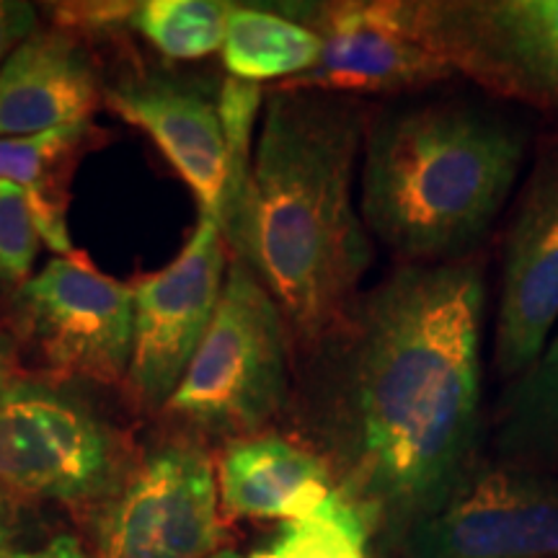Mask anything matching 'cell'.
Instances as JSON below:
<instances>
[{
    "label": "cell",
    "mask_w": 558,
    "mask_h": 558,
    "mask_svg": "<svg viewBox=\"0 0 558 558\" xmlns=\"http://www.w3.org/2000/svg\"><path fill=\"white\" fill-rule=\"evenodd\" d=\"M484 305L478 264H407L354 300L329 339L331 407L352 463L344 492L399 538L473 469Z\"/></svg>",
    "instance_id": "1"
},
{
    "label": "cell",
    "mask_w": 558,
    "mask_h": 558,
    "mask_svg": "<svg viewBox=\"0 0 558 558\" xmlns=\"http://www.w3.org/2000/svg\"><path fill=\"white\" fill-rule=\"evenodd\" d=\"M365 109L326 90L277 88L254 153V264L290 333L320 349L373 264L354 207Z\"/></svg>",
    "instance_id": "2"
},
{
    "label": "cell",
    "mask_w": 558,
    "mask_h": 558,
    "mask_svg": "<svg viewBox=\"0 0 558 558\" xmlns=\"http://www.w3.org/2000/svg\"><path fill=\"white\" fill-rule=\"evenodd\" d=\"M522 156L518 124L473 104L390 109L365 135V228L414 264L456 262L505 207Z\"/></svg>",
    "instance_id": "3"
},
{
    "label": "cell",
    "mask_w": 558,
    "mask_h": 558,
    "mask_svg": "<svg viewBox=\"0 0 558 558\" xmlns=\"http://www.w3.org/2000/svg\"><path fill=\"white\" fill-rule=\"evenodd\" d=\"M290 326L254 269L230 259L218 311L163 411L222 437L259 435L288 403Z\"/></svg>",
    "instance_id": "4"
},
{
    "label": "cell",
    "mask_w": 558,
    "mask_h": 558,
    "mask_svg": "<svg viewBox=\"0 0 558 558\" xmlns=\"http://www.w3.org/2000/svg\"><path fill=\"white\" fill-rule=\"evenodd\" d=\"M313 21L320 58L279 88L399 94L456 75L437 3L352 0L313 9Z\"/></svg>",
    "instance_id": "5"
},
{
    "label": "cell",
    "mask_w": 558,
    "mask_h": 558,
    "mask_svg": "<svg viewBox=\"0 0 558 558\" xmlns=\"http://www.w3.org/2000/svg\"><path fill=\"white\" fill-rule=\"evenodd\" d=\"M114 469L111 432L75 396L32 380L0 393V484L11 492L78 505L107 492Z\"/></svg>",
    "instance_id": "6"
},
{
    "label": "cell",
    "mask_w": 558,
    "mask_h": 558,
    "mask_svg": "<svg viewBox=\"0 0 558 558\" xmlns=\"http://www.w3.org/2000/svg\"><path fill=\"white\" fill-rule=\"evenodd\" d=\"M132 288L90 269L78 256L52 259L16 292V326L45 367L101 386L128 380Z\"/></svg>",
    "instance_id": "7"
},
{
    "label": "cell",
    "mask_w": 558,
    "mask_h": 558,
    "mask_svg": "<svg viewBox=\"0 0 558 558\" xmlns=\"http://www.w3.org/2000/svg\"><path fill=\"white\" fill-rule=\"evenodd\" d=\"M228 246L209 215H199L190 243L158 275L132 288V360L128 390L143 409H166L190 369L218 311Z\"/></svg>",
    "instance_id": "8"
},
{
    "label": "cell",
    "mask_w": 558,
    "mask_h": 558,
    "mask_svg": "<svg viewBox=\"0 0 558 558\" xmlns=\"http://www.w3.org/2000/svg\"><path fill=\"white\" fill-rule=\"evenodd\" d=\"M401 546L409 558H558V473L473 465Z\"/></svg>",
    "instance_id": "9"
},
{
    "label": "cell",
    "mask_w": 558,
    "mask_h": 558,
    "mask_svg": "<svg viewBox=\"0 0 558 558\" xmlns=\"http://www.w3.org/2000/svg\"><path fill=\"white\" fill-rule=\"evenodd\" d=\"M220 543L213 460L194 445H166L145 460L109 512L99 558H209Z\"/></svg>",
    "instance_id": "10"
},
{
    "label": "cell",
    "mask_w": 558,
    "mask_h": 558,
    "mask_svg": "<svg viewBox=\"0 0 558 558\" xmlns=\"http://www.w3.org/2000/svg\"><path fill=\"white\" fill-rule=\"evenodd\" d=\"M558 320V148L530 179L509 226L497 311V360L518 378L541 357Z\"/></svg>",
    "instance_id": "11"
},
{
    "label": "cell",
    "mask_w": 558,
    "mask_h": 558,
    "mask_svg": "<svg viewBox=\"0 0 558 558\" xmlns=\"http://www.w3.org/2000/svg\"><path fill=\"white\" fill-rule=\"evenodd\" d=\"M456 73L558 109V0L437 3Z\"/></svg>",
    "instance_id": "12"
},
{
    "label": "cell",
    "mask_w": 558,
    "mask_h": 558,
    "mask_svg": "<svg viewBox=\"0 0 558 558\" xmlns=\"http://www.w3.org/2000/svg\"><path fill=\"white\" fill-rule=\"evenodd\" d=\"M104 104L143 130L190 184L202 215L218 218L228 179L218 99L173 78H132L104 90Z\"/></svg>",
    "instance_id": "13"
},
{
    "label": "cell",
    "mask_w": 558,
    "mask_h": 558,
    "mask_svg": "<svg viewBox=\"0 0 558 558\" xmlns=\"http://www.w3.org/2000/svg\"><path fill=\"white\" fill-rule=\"evenodd\" d=\"M101 99L99 68L78 34L37 29L0 68V137L86 124Z\"/></svg>",
    "instance_id": "14"
},
{
    "label": "cell",
    "mask_w": 558,
    "mask_h": 558,
    "mask_svg": "<svg viewBox=\"0 0 558 558\" xmlns=\"http://www.w3.org/2000/svg\"><path fill=\"white\" fill-rule=\"evenodd\" d=\"M220 505L233 518L298 520L333 492L329 465L279 435L233 439L218 465Z\"/></svg>",
    "instance_id": "15"
},
{
    "label": "cell",
    "mask_w": 558,
    "mask_h": 558,
    "mask_svg": "<svg viewBox=\"0 0 558 558\" xmlns=\"http://www.w3.org/2000/svg\"><path fill=\"white\" fill-rule=\"evenodd\" d=\"M88 132L86 122L32 137H0V181L16 184L26 194L41 241L68 259L75 256V248L68 233L62 184Z\"/></svg>",
    "instance_id": "16"
},
{
    "label": "cell",
    "mask_w": 558,
    "mask_h": 558,
    "mask_svg": "<svg viewBox=\"0 0 558 558\" xmlns=\"http://www.w3.org/2000/svg\"><path fill=\"white\" fill-rule=\"evenodd\" d=\"M494 450L509 469L558 473V333L507 390Z\"/></svg>",
    "instance_id": "17"
},
{
    "label": "cell",
    "mask_w": 558,
    "mask_h": 558,
    "mask_svg": "<svg viewBox=\"0 0 558 558\" xmlns=\"http://www.w3.org/2000/svg\"><path fill=\"white\" fill-rule=\"evenodd\" d=\"M320 58V39L303 21L275 11L230 3L222 62L230 78L284 83L308 73Z\"/></svg>",
    "instance_id": "18"
},
{
    "label": "cell",
    "mask_w": 558,
    "mask_h": 558,
    "mask_svg": "<svg viewBox=\"0 0 558 558\" xmlns=\"http://www.w3.org/2000/svg\"><path fill=\"white\" fill-rule=\"evenodd\" d=\"M262 86L239 78H228L218 94V111L226 132L228 179L226 197L218 213L222 241L233 251V259L246 267L254 264V163H251V140H254L256 114L262 109Z\"/></svg>",
    "instance_id": "19"
},
{
    "label": "cell",
    "mask_w": 558,
    "mask_h": 558,
    "mask_svg": "<svg viewBox=\"0 0 558 558\" xmlns=\"http://www.w3.org/2000/svg\"><path fill=\"white\" fill-rule=\"evenodd\" d=\"M369 525L365 509L344 488H333L311 514L282 522L248 558H367Z\"/></svg>",
    "instance_id": "20"
},
{
    "label": "cell",
    "mask_w": 558,
    "mask_h": 558,
    "mask_svg": "<svg viewBox=\"0 0 558 558\" xmlns=\"http://www.w3.org/2000/svg\"><path fill=\"white\" fill-rule=\"evenodd\" d=\"M230 3L220 0H148L130 24L171 60H199L222 50Z\"/></svg>",
    "instance_id": "21"
},
{
    "label": "cell",
    "mask_w": 558,
    "mask_h": 558,
    "mask_svg": "<svg viewBox=\"0 0 558 558\" xmlns=\"http://www.w3.org/2000/svg\"><path fill=\"white\" fill-rule=\"evenodd\" d=\"M39 243L26 194L16 184L0 181V288H24L29 282Z\"/></svg>",
    "instance_id": "22"
},
{
    "label": "cell",
    "mask_w": 558,
    "mask_h": 558,
    "mask_svg": "<svg viewBox=\"0 0 558 558\" xmlns=\"http://www.w3.org/2000/svg\"><path fill=\"white\" fill-rule=\"evenodd\" d=\"M137 3H65L58 5L54 16L62 21L65 32L78 29H109L122 24L124 19L132 21Z\"/></svg>",
    "instance_id": "23"
},
{
    "label": "cell",
    "mask_w": 558,
    "mask_h": 558,
    "mask_svg": "<svg viewBox=\"0 0 558 558\" xmlns=\"http://www.w3.org/2000/svg\"><path fill=\"white\" fill-rule=\"evenodd\" d=\"M34 32H37V9L32 3L0 0V68Z\"/></svg>",
    "instance_id": "24"
},
{
    "label": "cell",
    "mask_w": 558,
    "mask_h": 558,
    "mask_svg": "<svg viewBox=\"0 0 558 558\" xmlns=\"http://www.w3.org/2000/svg\"><path fill=\"white\" fill-rule=\"evenodd\" d=\"M0 558H86L81 543L73 535H60L37 550H5L0 548Z\"/></svg>",
    "instance_id": "25"
},
{
    "label": "cell",
    "mask_w": 558,
    "mask_h": 558,
    "mask_svg": "<svg viewBox=\"0 0 558 558\" xmlns=\"http://www.w3.org/2000/svg\"><path fill=\"white\" fill-rule=\"evenodd\" d=\"M5 369H9V365H5V354L3 349H0V393H3L5 386H9V383H5Z\"/></svg>",
    "instance_id": "26"
},
{
    "label": "cell",
    "mask_w": 558,
    "mask_h": 558,
    "mask_svg": "<svg viewBox=\"0 0 558 558\" xmlns=\"http://www.w3.org/2000/svg\"><path fill=\"white\" fill-rule=\"evenodd\" d=\"M209 558H241V556L235 554L233 548H220L218 554H213V556H209Z\"/></svg>",
    "instance_id": "27"
},
{
    "label": "cell",
    "mask_w": 558,
    "mask_h": 558,
    "mask_svg": "<svg viewBox=\"0 0 558 558\" xmlns=\"http://www.w3.org/2000/svg\"><path fill=\"white\" fill-rule=\"evenodd\" d=\"M3 538H5V525H3V501H0V548H3Z\"/></svg>",
    "instance_id": "28"
}]
</instances>
